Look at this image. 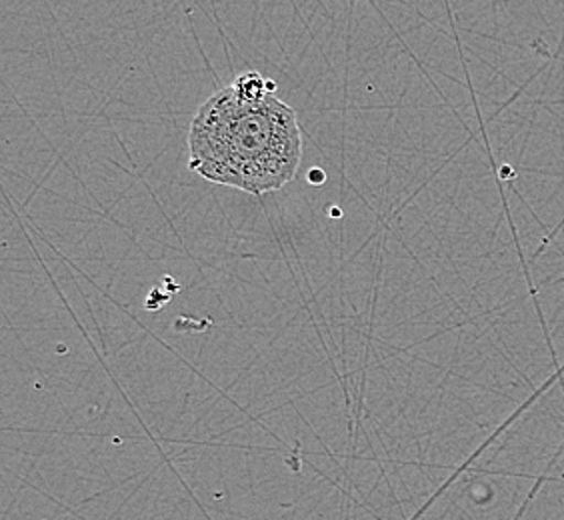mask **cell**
<instances>
[{"instance_id": "cell-3", "label": "cell", "mask_w": 564, "mask_h": 520, "mask_svg": "<svg viewBox=\"0 0 564 520\" xmlns=\"http://www.w3.org/2000/svg\"><path fill=\"white\" fill-rule=\"evenodd\" d=\"M323 181H325V173H323V171H318V169H315V171L311 173V183L318 185V183H323Z\"/></svg>"}, {"instance_id": "cell-1", "label": "cell", "mask_w": 564, "mask_h": 520, "mask_svg": "<svg viewBox=\"0 0 564 520\" xmlns=\"http://www.w3.org/2000/svg\"><path fill=\"white\" fill-rule=\"evenodd\" d=\"M188 151V169L208 183L261 196L293 181L303 132L296 112L281 98L247 100L227 87L196 112Z\"/></svg>"}, {"instance_id": "cell-2", "label": "cell", "mask_w": 564, "mask_h": 520, "mask_svg": "<svg viewBox=\"0 0 564 520\" xmlns=\"http://www.w3.org/2000/svg\"><path fill=\"white\" fill-rule=\"evenodd\" d=\"M230 87L235 88L240 97L247 98V100H261L267 95H272L276 85L272 80H267L261 73L249 71V73L237 76Z\"/></svg>"}]
</instances>
